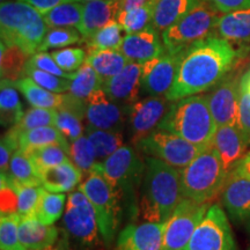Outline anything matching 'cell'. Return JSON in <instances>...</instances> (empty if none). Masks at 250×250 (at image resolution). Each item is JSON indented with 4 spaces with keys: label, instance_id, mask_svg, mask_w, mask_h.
<instances>
[{
    "label": "cell",
    "instance_id": "obj_1",
    "mask_svg": "<svg viewBox=\"0 0 250 250\" xmlns=\"http://www.w3.org/2000/svg\"><path fill=\"white\" fill-rule=\"evenodd\" d=\"M240 56L233 43L214 35L193 43L183 51L173 87L166 98L173 102L212 88L227 76Z\"/></svg>",
    "mask_w": 250,
    "mask_h": 250
},
{
    "label": "cell",
    "instance_id": "obj_2",
    "mask_svg": "<svg viewBox=\"0 0 250 250\" xmlns=\"http://www.w3.org/2000/svg\"><path fill=\"white\" fill-rule=\"evenodd\" d=\"M139 208L145 221L165 224L184 198L181 169L147 156Z\"/></svg>",
    "mask_w": 250,
    "mask_h": 250
},
{
    "label": "cell",
    "instance_id": "obj_3",
    "mask_svg": "<svg viewBox=\"0 0 250 250\" xmlns=\"http://www.w3.org/2000/svg\"><path fill=\"white\" fill-rule=\"evenodd\" d=\"M173 102L158 129L177 134L199 147H208L218 126L208 96L197 94Z\"/></svg>",
    "mask_w": 250,
    "mask_h": 250
},
{
    "label": "cell",
    "instance_id": "obj_4",
    "mask_svg": "<svg viewBox=\"0 0 250 250\" xmlns=\"http://www.w3.org/2000/svg\"><path fill=\"white\" fill-rule=\"evenodd\" d=\"M43 15L27 2L4 1L0 5L1 42L17 45L28 55L36 54L48 33Z\"/></svg>",
    "mask_w": 250,
    "mask_h": 250
},
{
    "label": "cell",
    "instance_id": "obj_5",
    "mask_svg": "<svg viewBox=\"0 0 250 250\" xmlns=\"http://www.w3.org/2000/svg\"><path fill=\"white\" fill-rule=\"evenodd\" d=\"M227 179L223 161L212 145L181 169L184 198L199 204H206L213 199L224 189Z\"/></svg>",
    "mask_w": 250,
    "mask_h": 250
},
{
    "label": "cell",
    "instance_id": "obj_6",
    "mask_svg": "<svg viewBox=\"0 0 250 250\" xmlns=\"http://www.w3.org/2000/svg\"><path fill=\"white\" fill-rule=\"evenodd\" d=\"M146 162L129 145H123L104 161L98 162L93 171L101 173L120 193L124 205L133 208L137 190L143 183Z\"/></svg>",
    "mask_w": 250,
    "mask_h": 250
},
{
    "label": "cell",
    "instance_id": "obj_7",
    "mask_svg": "<svg viewBox=\"0 0 250 250\" xmlns=\"http://www.w3.org/2000/svg\"><path fill=\"white\" fill-rule=\"evenodd\" d=\"M79 189L87 196L95 210L103 241L110 245L120 226L124 208L120 193L96 170L87 175L86 180L79 184Z\"/></svg>",
    "mask_w": 250,
    "mask_h": 250
},
{
    "label": "cell",
    "instance_id": "obj_8",
    "mask_svg": "<svg viewBox=\"0 0 250 250\" xmlns=\"http://www.w3.org/2000/svg\"><path fill=\"white\" fill-rule=\"evenodd\" d=\"M218 12L204 0L199 2L192 11L162 33L166 51L179 54L193 43L212 36L220 18Z\"/></svg>",
    "mask_w": 250,
    "mask_h": 250
},
{
    "label": "cell",
    "instance_id": "obj_9",
    "mask_svg": "<svg viewBox=\"0 0 250 250\" xmlns=\"http://www.w3.org/2000/svg\"><path fill=\"white\" fill-rule=\"evenodd\" d=\"M134 146L144 154L160 159L177 169H183L191 164L193 159L205 149L177 134L161 129L152 131Z\"/></svg>",
    "mask_w": 250,
    "mask_h": 250
},
{
    "label": "cell",
    "instance_id": "obj_10",
    "mask_svg": "<svg viewBox=\"0 0 250 250\" xmlns=\"http://www.w3.org/2000/svg\"><path fill=\"white\" fill-rule=\"evenodd\" d=\"M183 250H237L232 227L220 205L208 208Z\"/></svg>",
    "mask_w": 250,
    "mask_h": 250
},
{
    "label": "cell",
    "instance_id": "obj_11",
    "mask_svg": "<svg viewBox=\"0 0 250 250\" xmlns=\"http://www.w3.org/2000/svg\"><path fill=\"white\" fill-rule=\"evenodd\" d=\"M62 225L68 235L87 247L99 242V224L92 203L81 190L67 196Z\"/></svg>",
    "mask_w": 250,
    "mask_h": 250
},
{
    "label": "cell",
    "instance_id": "obj_12",
    "mask_svg": "<svg viewBox=\"0 0 250 250\" xmlns=\"http://www.w3.org/2000/svg\"><path fill=\"white\" fill-rule=\"evenodd\" d=\"M208 203L199 204L183 198L171 217L165 223L164 243L161 250H183L191 239L208 208Z\"/></svg>",
    "mask_w": 250,
    "mask_h": 250
},
{
    "label": "cell",
    "instance_id": "obj_13",
    "mask_svg": "<svg viewBox=\"0 0 250 250\" xmlns=\"http://www.w3.org/2000/svg\"><path fill=\"white\" fill-rule=\"evenodd\" d=\"M170 102L166 96H147L127 107V121L131 142L136 145L140 139L158 129L162 118L169 110Z\"/></svg>",
    "mask_w": 250,
    "mask_h": 250
},
{
    "label": "cell",
    "instance_id": "obj_14",
    "mask_svg": "<svg viewBox=\"0 0 250 250\" xmlns=\"http://www.w3.org/2000/svg\"><path fill=\"white\" fill-rule=\"evenodd\" d=\"M182 52H166L142 64V90L148 96H166L176 78Z\"/></svg>",
    "mask_w": 250,
    "mask_h": 250
},
{
    "label": "cell",
    "instance_id": "obj_15",
    "mask_svg": "<svg viewBox=\"0 0 250 250\" xmlns=\"http://www.w3.org/2000/svg\"><path fill=\"white\" fill-rule=\"evenodd\" d=\"M87 125L101 130L122 132L127 116V107L108 98L102 88L96 89L86 100Z\"/></svg>",
    "mask_w": 250,
    "mask_h": 250
},
{
    "label": "cell",
    "instance_id": "obj_16",
    "mask_svg": "<svg viewBox=\"0 0 250 250\" xmlns=\"http://www.w3.org/2000/svg\"><path fill=\"white\" fill-rule=\"evenodd\" d=\"M208 101L217 126L237 125L240 81L236 76L225 77L208 94Z\"/></svg>",
    "mask_w": 250,
    "mask_h": 250
},
{
    "label": "cell",
    "instance_id": "obj_17",
    "mask_svg": "<svg viewBox=\"0 0 250 250\" xmlns=\"http://www.w3.org/2000/svg\"><path fill=\"white\" fill-rule=\"evenodd\" d=\"M101 88L112 101L129 107L138 101L142 90V64L130 62L120 73L103 81Z\"/></svg>",
    "mask_w": 250,
    "mask_h": 250
},
{
    "label": "cell",
    "instance_id": "obj_18",
    "mask_svg": "<svg viewBox=\"0 0 250 250\" xmlns=\"http://www.w3.org/2000/svg\"><path fill=\"white\" fill-rule=\"evenodd\" d=\"M165 224L145 221L130 224L121 230L115 250H161Z\"/></svg>",
    "mask_w": 250,
    "mask_h": 250
},
{
    "label": "cell",
    "instance_id": "obj_19",
    "mask_svg": "<svg viewBox=\"0 0 250 250\" xmlns=\"http://www.w3.org/2000/svg\"><path fill=\"white\" fill-rule=\"evenodd\" d=\"M249 140L237 125L218 126L211 145L223 161L226 173L229 175L247 154Z\"/></svg>",
    "mask_w": 250,
    "mask_h": 250
},
{
    "label": "cell",
    "instance_id": "obj_20",
    "mask_svg": "<svg viewBox=\"0 0 250 250\" xmlns=\"http://www.w3.org/2000/svg\"><path fill=\"white\" fill-rule=\"evenodd\" d=\"M161 39L160 31L151 24L137 33L126 34L120 50L130 62L143 64L165 54L166 48Z\"/></svg>",
    "mask_w": 250,
    "mask_h": 250
},
{
    "label": "cell",
    "instance_id": "obj_21",
    "mask_svg": "<svg viewBox=\"0 0 250 250\" xmlns=\"http://www.w3.org/2000/svg\"><path fill=\"white\" fill-rule=\"evenodd\" d=\"M221 199L229 217L250 228V180L232 171L228 175Z\"/></svg>",
    "mask_w": 250,
    "mask_h": 250
},
{
    "label": "cell",
    "instance_id": "obj_22",
    "mask_svg": "<svg viewBox=\"0 0 250 250\" xmlns=\"http://www.w3.org/2000/svg\"><path fill=\"white\" fill-rule=\"evenodd\" d=\"M121 11V0H94L83 5V18L77 29L83 40H88L96 31L116 20Z\"/></svg>",
    "mask_w": 250,
    "mask_h": 250
},
{
    "label": "cell",
    "instance_id": "obj_23",
    "mask_svg": "<svg viewBox=\"0 0 250 250\" xmlns=\"http://www.w3.org/2000/svg\"><path fill=\"white\" fill-rule=\"evenodd\" d=\"M19 239L24 249L44 250L59 239V229L55 225H45L35 215L22 218L19 225Z\"/></svg>",
    "mask_w": 250,
    "mask_h": 250
},
{
    "label": "cell",
    "instance_id": "obj_24",
    "mask_svg": "<svg viewBox=\"0 0 250 250\" xmlns=\"http://www.w3.org/2000/svg\"><path fill=\"white\" fill-rule=\"evenodd\" d=\"M83 175V171L70 161L41 171V186L51 192H68L81 183Z\"/></svg>",
    "mask_w": 250,
    "mask_h": 250
},
{
    "label": "cell",
    "instance_id": "obj_25",
    "mask_svg": "<svg viewBox=\"0 0 250 250\" xmlns=\"http://www.w3.org/2000/svg\"><path fill=\"white\" fill-rule=\"evenodd\" d=\"M215 33L230 43L250 42V8L224 13L219 18Z\"/></svg>",
    "mask_w": 250,
    "mask_h": 250
},
{
    "label": "cell",
    "instance_id": "obj_26",
    "mask_svg": "<svg viewBox=\"0 0 250 250\" xmlns=\"http://www.w3.org/2000/svg\"><path fill=\"white\" fill-rule=\"evenodd\" d=\"M202 0H155L153 7L152 26L160 33L169 28L190 11H192Z\"/></svg>",
    "mask_w": 250,
    "mask_h": 250
},
{
    "label": "cell",
    "instance_id": "obj_27",
    "mask_svg": "<svg viewBox=\"0 0 250 250\" xmlns=\"http://www.w3.org/2000/svg\"><path fill=\"white\" fill-rule=\"evenodd\" d=\"M14 81L1 79L0 83V118L1 125L12 127L23 117L24 112Z\"/></svg>",
    "mask_w": 250,
    "mask_h": 250
},
{
    "label": "cell",
    "instance_id": "obj_28",
    "mask_svg": "<svg viewBox=\"0 0 250 250\" xmlns=\"http://www.w3.org/2000/svg\"><path fill=\"white\" fill-rule=\"evenodd\" d=\"M86 62L98 72L104 81L120 73L130 61L121 50H96L88 52Z\"/></svg>",
    "mask_w": 250,
    "mask_h": 250
},
{
    "label": "cell",
    "instance_id": "obj_29",
    "mask_svg": "<svg viewBox=\"0 0 250 250\" xmlns=\"http://www.w3.org/2000/svg\"><path fill=\"white\" fill-rule=\"evenodd\" d=\"M14 83L31 107L58 109L64 101V94L50 92L28 77L21 78Z\"/></svg>",
    "mask_w": 250,
    "mask_h": 250
},
{
    "label": "cell",
    "instance_id": "obj_30",
    "mask_svg": "<svg viewBox=\"0 0 250 250\" xmlns=\"http://www.w3.org/2000/svg\"><path fill=\"white\" fill-rule=\"evenodd\" d=\"M51 144H58L70 151V142L55 125L24 131L19 136V148L24 152Z\"/></svg>",
    "mask_w": 250,
    "mask_h": 250
},
{
    "label": "cell",
    "instance_id": "obj_31",
    "mask_svg": "<svg viewBox=\"0 0 250 250\" xmlns=\"http://www.w3.org/2000/svg\"><path fill=\"white\" fill-rule=\"evenodd\" d=\"M0 70L1 79L18 81L24 76L26 65L30 55L17 45H7L4 42L0 44Z\"/></svg>",
    "mask_w": 250,
    "mask_h": 250
},
{
    "label": "cell",
    "instance_id": "obj_32",
    "mask_svg": "<svg viewBox=\"0 0 250 250\" xmlns=\"http://www.w3.org/2000/svg\"><path fill=\"white\" fill-rule=\"evenodd\" d=\"M85 134L93 144L98 162L104 161L124 145L123 134L117 131L101 130L87 125Z\"/></svg>",
    "mask_w": 250,
    "mask_h": 250
},
{
    "label": "cell",
    "instance_id": "obj_33",
    "mask_svg": "<svg viewBox=\"0 0 250 250\" xmlns=\"http://www.w3.org/2000/svg\"><path fill=\"white\" fill-rule=\"evenodd\" d=\"M83 5L81 1L64 2L42 14L43 19L49 28H77L83 18Z\"/></svg>",
    "mask_w": 250,
    "mask_h": 250
},
{
    "label": "cell",
    "instance_id": "obj_34",
    "mask_svg": "<svg viewBox=\"0 0 250 250\" xmlns=\"http://www.w3.org/2000/svg\"><path fill=\"white\" fill-rule=\"evenodd\" d=\"M15 182L24 186H41V174L26 152L19 148L11 159L6 173Z\"/></svg>",
    "mask_w": 250,
    "mask_h": 250
},
{
    "label": "cell",
    "instance_id": "obj_35",
    "mask_svg": "<svg viewBox=\"0 0 250 250\" xmlns=\"http://www.w3.org/2000/svg\"><path fill=\"white\" fill-rule=\"evenodd\" d=\"M67 196L64 193L51 192L43 188L39 204H37L35 217L41 223L45 225H54L62 217L66 206Z\"/></svg>",
    "mask_w": 250,
    "mask_h": 250
},
{
    "label": "cell",
    "instance_id": "obj_36",
    "mask_svg": "<svg viewBox=\"0 0 250 250\" xmlns=\"http://www.w3.org/2000/svg\"><path fill=\"white\" fill-rule=\"evenodd\" d=\"M26 153L31 159V161L34 162V165L36 166L40 174L41 171L48 169V168L56 167V166L72 161L70 151L67 148H65L64 146L58 145V144L41 146V147H36L30 149V151H27Z\"/></svg>",
    "mask_w": 250,
    "mask_h": 250
},
{
    "label": "cell",
    "instance_id": "obj_37",
    "mask_svg": "<svg viewBox=\"0 0 250 250\" xmlns=\"http://www.w3.org/2000/svg\"><path fill=\"white\" fill-rule=\"evenodd\" d=\"M125 35L126 33L123 27L116 20L112 21L87 40L88 52L96 50H120Z\"/></svg>",
    "mask_w": 250,
    "mask_h": 250
},
{
    "label": "cell",
    "instance_id": "obj_38",
    "mask_svg": "<svg viewBox=\"0 0 250 250\" xmlns=\"http://www.w3.org/2000/svg\"><path fill=\"white\" fill-rule=\"evenodd\" d=\"M103 79L99 76L98 72L90 66L85 64L76 72V76L71 80V85L68 92L76 98L80 100H86L89 98V95L96 89H100L102 87Z\"/></svg>",
    "mask_w": 250,
    "mask_h": 250
},
{
    "label": "cell",
    "instance_id": "obj_39",
    "mask_svg": "<svg viewBox=\"0 0 250 250\" xmlns=\"http://www.w3.org/2000/svg\"><path fill=\"white\" fill-rule=\"evenodd\" d=\"M155 0H151L146 5L129 11H120L116 21L123 27L126 34H133L151 26L153 17V7Z\"/></svg>",
    "mask_w": 250,
    "mask_h": 250
},
{
    "label": "cell",
    "instance_id": "obj_40",
    "mask_svg": "<svg viewBox=\"0 0 250 250\" xmlns=\"http://www.w3.org/2000/svg\"><path fill=\"white\" fill-rule=\"evenodd\" d=\"M71 160L83 174H90L98 164L95 149L85 133L70 143Z\"/></svg>",
    "mask_w": 250,
    "mask_h": 250
},
{
    "label": "cell",
    "instance_id": "obj_41",
    "mask_svg": "<svg viewBox=\"0 0 250 250\" xmlns=\"http://www.w3.org/2000/svg\"><path fill=\"white\" fill-rule=\"evenodd\" d=\"M56 117H57V109L33 107L28 109L24 112L21 121L18 124H15L14 126H12L11 129L20 136L24 131L36 129V127L41 126L55 125Z\"/></svg>",
    "mask_w": 250,
    "mask_h": 250
},
{
    "label": "cell",
    "instance_id": "obj_42",
    "mask_svg": "<svg viewBox=\"0 0 250 250\" xmlns=\"http://www.w3.org/2000/svg\"><path fill=\"white\" fill-rule=\"evenodd\" d=\"M83 37L77 28H50L37 52L46 51L49 49L66 48V46L83 42Z\"/></svg>",
    "mask_w": 250,
    "mask_h": 250
},
{
    "label": "cell",
    "instance_id": "obj_43",
    "mask_svg": "<svg viewBox=\"0 0 250 250\" xmlns=\"http://www.w3.org/2000/svg\"><path fill=\"white\" fill-rule=\"evenodd\" d=\"M24 76L30 78L34 80L37 85H40L43 88L50 90V92L62 94L65 92H68L71 85L70 79H65V78H61L55 76V74L49 73L41 68L36 67L28 61L26 65V71H24Z\"/></svg>",
    "mask_w": 250,
    "mask_h": 250
},
{
    "label": "cell",
    "instance_id": "obj_44",
    "mask_svg": "<svg viewBox=\"0 0 250 250\" xmlns=\"http://www.w3.org/2000/svg\"><path fill=\"white\" fill-rule=\"evenodd\" d=\"M8 176V175H7ZM9 177V176H8ZM17 189L18 195V215L20 218H27L35 215V211L39 204L41 193L43 191L42 186H24L15 182L9 177Z\"/></svg>",
    "mask_w": 250,
    "mask_h": 250
},
{
    "label": "cell",
    "instance_id": "obj_45",
    "mask_svg": "<svg viewBox=\"0 0 250 250\" xmlns=\"http://www.w3.org/2000/svg\"><path fill=\"white\" fill-rule=\"evenodd\" d=\"M21 218L18 214L1 215L0 218V249L26 250L19 239V225Z\"/></svg>",
    "mask_w": 250,
    "mask_h": 250
},
{
    "label": "cell",
    "instance_id": "obj_46",
    "mask_svg": "<svg viewBox=\"0 0 250 250\" xmlns=\"http://www.w3.org/2000/svg\"><path fill=\"white\" fill-rule=\"evenodd\" d=\"M83 117L76 112L68 110L65 108L57 109V117H56L55 126L62 132L68 142H73L85 132L83 126Z\"/></svg>",
    "mask_w": 250,
    "mask_h": 250
},
{
    "label": "cell",
    "instance_id": "obj_47",
    "mask_svg": "<svg viewBox=\"0 0 250 250\" xmlns=\"http://www.w3.org/2000/svg\"><path fill=\"white\" fill-rule=\"evenodd\" d=\"M52 58L64 71L77 72L86 62V51L81 48H62L51 52Z\"/></svg>",
    "mask_w": 250,
    "mask_h": 250
},
{
    "label": "cell",
    "instance_id": "obj_48",
    "mask_svg": "<svg viewBox=\"0 0 250 250\" xmlns=\"http://www.w3.org/2000/svg\"><path fill=\"white\" fill-rule=\"evenodd\" d=\"M29 62L33 65H35L36 67L41 68V70L49 72V73L55 74V76L65 78V79L72 80L76 76V72L70 73V72L64 71L62 68L59 67V65L55 62V59L52 58L51 54H48L45 51H40L36 54L31 55L29 58Z\"/></svg>",
    "mask_w": 250,
    "mask_h": 250
},
{
    "label": "cell",
    "instance_id": "obj_49",
    "mask_svg": "<svg viewBox=\"0 0 250 250\" xmlns=\"http://www.w3.org/2000/svg\"><path fill=\"white\" fill-rule=\"evenodd\" d=\"M19 149V134L9 129L5 134H2L0 143V169L1 173H7L11 159Z\"/></svg>",
    "mask_w": 250,
    "mask_h": 250
},
{
    "label": "cell",
    "instance_id": "obj_50",
    "mask_svg": "<svg viewBox=\"0 0 250 250\" xmlns=\"http://www.w3.org/2000/svg\"><path fill=\"white\" fill-rule=\"evenodd\" d=\"M237 126L250 143V92L240 86L239 99V122Z\"/></svg>",
    "mask_w": 250,
    "mask_h": 250
},
{
    "label": "cell",
    "instance_id": "obj_51",
    "mask_svg": "<svg viewBox=\"0 0 250 250\" xmlns=\"http://www.w3.org/2000/svg\"><path fill=\"white\" fill-rule=\"evenodd\" d=\"M220 13L250 8V0H204Z\"/></svg>",
    "mask_w": 250,
    "mask_h": 250
},
{
    "label": "cell",
    "instance_id": "obj_52",
    "mask_svg": "<svg viewBox=\"0 0 250 250\" xmlns=\"http://www.w3.org/2000/svg\"><path fill=\"white\" fill-rule=\"evenodd\" d=\"M19 1L27 2L34 8H36L41 14H45L46 12L51 11L56 6L70 1H81V0H19Z\"/></svg>",
    "mask_w": 250,
    "mask_h": 250
},
{
    "label": "cell",
    "instance_id": "obj_53",
    "mask_svg": "<svg viewBox=\"0 0 250 250\" xmlns=\"http://www.w3.org/2000/svg\"><path fill=\"white\" fill-rule=\"evenodd\" d=\"M233 171L237 175H240V176L250 180V152L243 156L241 161L237 164L236 168Z\"/></svg>",
    "mask_w": 250,
    "mask_h": 250
},
{
    "label": "cell",
    "instance_id": "obj_54",
    "mask_svg": "<svg viewBox=\"0 0 250 250\" xmlns=\"http://www.w3.org/2000/svg\"><path fill=\"white\" fill-rule=\"evenodd\" d=\"M151 0H121V11H129V9L138 8L140 6L146 5Z\"/></svg>",
    "mask_w": 250,
    "mask_h": 250
},
{
    "label": "cell",
    "instance_id": "obj_55",
    "mask_svg": "<svg viewBox=\"0 0 250 250\" xmlns=\"http://www.w3.org/2000/svg\"><path fill=\"white\" fill-rule=\"evenodd\" d=\"M44 250H71L67 236L62 235V237H59V239L57 240V242H56L54 246L49 247V248H46Z\"/></svg>",
    "mask_w": 250,
    "mask_h": 250
},
{
    "label": "cell",
    "instance_id": "obj_56",
    "mask_svg": "<svg viewBox=\"0 0 250 250\" xmlns=\"http://www.w3.org/2000/svg\"><path fill=\"white\" fill-rule=\"evenodd\" d=\"M240 86L250 92V68L242 76L241 80H240Z\"/></svg>",
    "mask_w": 250,
    "mask_h": 250
},
{
    "label": "cell",
    "instance_id": "obj_57",
    "mask_svg": "<svg viewBox=\"0 0 250 250\" xmlns=\"http://www.w3.org/2000/svg\"><path fill=\"white\" fill-rule=\"evenodd\" d=\"M89 1H94V0H81V2H83V4H86V2H89Z\"/></svg>",
    "mask_w": 250,
    "mask_h": 250
},
{
    "label": "cell",
    "instance_id": "obj_58",
    "mask_svg": "<svg viewBox=\"0 0 250 250\" xmlns=\"http://www.w3.org/2000/svg\"><path fill=\"white\" fill-rule=\"evenodd\" d=\"M26 250H35V249H26Z\"/></svg>",
    "mask_w": 250,
    "mask_h": 250
},
{
    "label": "cell",
    "instance_id": "obj_59",
    "mask_svg": "<svg viewBox=\"0 0 250 250\" xmlns=\"http://www.w3.org/2000/svg\"><path fill=\"white\" fill-rule=\"evenodd\" d=\"M4 1H6V0H1V2H4Z\"/></svg>",
    "mask_w": 250,
    "mask_h": 250
},
{
    "label": "cell",
    "instance_id": "obj_60",
    "mask_svg": "<svg viewBox=\"0 0 250 250\" xmlns=\"http://www.w3.org/2000/svg\"><path fill=\"white\" fill-rule=\"evenodd\" d=\"M249 250H250V249H249Z\"/></svg>",
    "mask_w": 250,
    "mask_h": 250
}]
</instances>
